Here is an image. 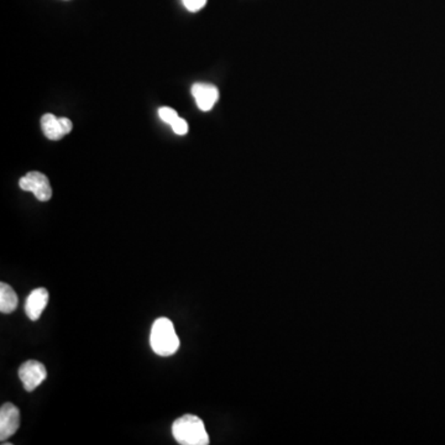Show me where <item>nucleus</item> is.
<instances>
[{"mask_svg":"<svg viewBox=\"0 0 445 445\" xmlns=\"http://www.w3.org/2000/svg\"><path fill=\"white\" fill-rule=\"evenodd\" d=\"M172 434L178 444H209V435L204 423L199 417L195 415H182L173 422Z\"/></svg>","mask_w":445,"mask_h":445,"instance_id":"f257e3e1","label":"nucleus"},{"mask_svg":"<svg viewBox=\"0 0 445 445\" xmlns=\"http://www.w3.org/2000/svg\"><path fill=\"white\" fill-rule=\"evenodd\" d=\"M150 345L151 349L160 356H171L179 348V339H178L175 326L168 318H159L154 322L150 334Z\"/></svg>","mask_w":445,"mask_h":445,"instance_id":"f03ea898","label":"nucleus"},{"mask_svg":"<svg viewBox=\"0 0 445 445\" xmlns=\"http://www.w3.org/2000/svg\"><path fill=\"white\" fill-rule=\"evenodd\" d=\"M19 186L25 192H31L40 202H48L52 197V188L48 176L43 173L32 171L20 178Z\"/></svg>","mask_w":445,"mask_h":445,"instance_id":"7ed1b4c3","label":"nucleus"},{"mask_svg":"<svg viewBox=\"0 0 445 445\" xmlns=\"http://www.w3.org/2000/svg\"><path fill=\"white\" fill-rule=\"evenodd\" d=\"M19 377L26 391H34L48 377L45 365L36 360L25 362L19 368Z\"/></svg>","mask_w":445,"mask_h":445,"instance_id":"20e7f679","label":"nucleus"},{"mask_svg":"<svg viewBox=\"0 0 445 445\" xmlns=\"http://www.w3.org/2000/svg\"><path fill=\"white\" fill-rule=\"evenodd\" d=\"M20 427V412L12 404H4L0 408V440L9 439Z\"/></svg>","mask_w":445,"mask_h":445,"instance_id":"39448f33","label":"nucleus"},{"mask_svg":"<svg viewBox=\"0 0 445 445\" xmlns=\"http://www.w3.org/2000/svg\"><path fill=\"white\" fill-rule=\"evenodd\" d=\"M192 95L195 97L198 108L203 112H208L218 101L219 90L213 84L195 83L192 87Z\"/></svg>","mask_w":445,"mask_h":445,"instance_id":"423d86ee","label":"nucleus"},{"mask_svg":"<svg viewBox=\"0 0 445 445\" xmlns=\"http://www.w3.org/2000/svg\"><path fill=\"white\" fill-rule=\"evenodd\" d=\"M48 292L46 288H36L31 291L25 301V313L29 319L36 322L41 317L42 312L48 307Z\"/></svg>","mask_w":445,"mask_h":445,"instance_id":"0eeeda50","label":"nucleus"},{"mask_svg":"<svg viewBox=\"0 0 445 445\" xmlns=\"http://www.w3.org/2000/svg\"><path fill=\"white\" fill-rule=\"evenodd\" d=\"M18 296L12 287L4 282L0 284V312L8 315L18 308Z\"/></svg>","mask_w":445,"mask_h":445,"instance_id":"6e6552de","label":"nucleus"},{"mask_svg":"<svg viewBox=\"0 0 445 445\" xmlns=\"http://www.w3.org/2000/svg\"><path fill=\"white\" fill-rule=\"evenodd\" d=\"M41 128L43 131V135L50 139V140H59L65 137L59 118H56L54 114H45L41 118Z\"/></svg>","mask_w":445,"mask_h":445,"instance_id":"1a4fd4ad","label":"nucleus"},{"mask_svg":"<svg viewBox=\"0 0 445 445\" xmlns=\"http://www.w3.org/2000/svg\"><path fill=\"white\" fill-rule=\"evenodd\" d=\"M159 115L160 118L167 123V124H172L173 121L178 118V114L175 109L168 107H162L159 109Z\"/></svg>","mask_w":445,"mask_h":445,"instance_id":"9d476101","label":"nucleus"},{"mask_svg":"<svg viewBox=\"0 0 445 445\" xmlns=\"http://www.w3.org/2000/svg\"><path fill=\"white\" fill-rule=\"evenodd\" d=\"M171 126H172V130L175 131L177 135H186V134H187V131H188V124H187V121H186L184 119L179 118V117L173 121Z\"/></svg>","mask_w":445,"mask_h":445,"instance_id":"9b49d317","label":"nucleus"},{"mask_svg":"<svg viewBox=\"0 0 445 445\" xmlns=\"http://www.w3.org/2000/svg\"><path fill=\"white\" fill-rule=\"evenodd\" d=\"M182 1H184V6H186V9L193 12L201 10L207 3V0H182Z\"/></svg>","mask_w":445,"mask_h":445,"instance_id":"f8f14e48","label":"nucleus"},{"mask_svg":"<svg viewBox=\"0 0 445 445\" xmlns=\"http://www.w3.org/2000/svg\"><path fill=\"white\" fill-rule=\"evenodd\" d=\"M59 123H61V128H62V131H63L65 135L71 132L73 125H72V121L70 119L59 118Z\"/></svg>","mask_w":445,"mask_h":445,"instance_id":"ddd939ff","label":"nucleus"}]
</instances>
